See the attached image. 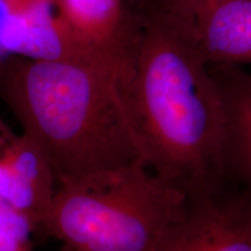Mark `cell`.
Returning a JSON list of instances; mask_svg holds the SVG:
<instances>
[{
	"instance_id": "1",
	"label": "cell",
	"mask_w": 251,
	"mask_h": 251,
	"mask_svg": "<svg viewBox=\"0 0 251 251\" xmlns=\"http://www.w3.org/2000/svg\"><path fill=\"white\" fill-rule=\"evenodd\" d=\"M122 91L150 170L187 197L227 181L221 93L208 64L168 11L134 26Z\"/></svg>"
},
{
	"instance_id": "11",
	"label": "cell",
	"mask_w": 251,
	"mask_h": 251,
	"mask_svg": "<svg viewBox=\"0 0 251 251\" xmlns=\"http://www.w3.org/2000/svg\"><path fill=\"white\" fill-rule=\"evenodd\" d=\"M48 2L54 0H0L4 13L8 17H21Z\"/></svg>"
},
{
	"instance_id": "8",
	"label": "cell",
	"mask_w": 251,
	"mask_h": 251,
	"mask_svg": "<svg viewBox=\"0 0 251 251\" xmlns=\"http://www.w3.org/2000/svg\"><path fill=\"white\" fill-rule=\"evenodd\" d=\"M57 14L79 39L128 76L134 26L124 0H54Z\"/></svg>"
},
{
	"instance_id": "10",
	"label": "cell",
	"mask_w": 251,
	"mask_h": 251,
	"mask_svg": "<svg viewBox=\"0 0 251 251\" xmlns=\"http://www.w3.org/2000/svg\"><path fill=\"white\" fill-rule=\"evenodd\" d=\"M35 226L26 214L0 201V251H33Z\"/></svg>"
},
{
	"instance_id": "9",
	"label": "cell",
	"mask_w": 251,
	"mask_h": 251,
	"mask_svg": "<svg viewBox=\"0 0 251 251\" xmlns=\"http://www.w3.org/2000/svg\"><path fill=\"white\" fill-rule=\"evenodd\" d=\"M0 165L52 201L57 181L48 159L27 134H15L0 119Z\"/></svg>"
},
{
	"instance_id": "3",
	"label": "cell",
	"mask_w": 251,
	"mask_h": 251,
	"mask_svg": "<svg viewBox=\"0 0 251 251\" xmlns=\"http://www.w3.org/2000/svg\"><path fill=\"white\" fill-rule=\"evenodd\" d=\"M186 201L147 165L128 166L57 184L36 234L62 251H159Z\"/></svg>"
},
{
	"instance_id": "7",
	"label": "cell",
	"mask_w": 251,
	"mask_h": 251,
	"mask_svg": "<svg viewBox=\"0 0 251 251\" xmlns=\"http://www.w3.org/2000/svg\"><path fill=\"white\" fill-rule=\"evenodd\" d=\"M208 67L224 102L226 180L251 196V70L226 64Z\"/></svg>"
},
{
	"instance_id": "2",
	"label": "cell",
	"mask_w": 251,
	"mask_h": 251,
	"mask_svg": "<svg viewBox=\"0 0 251 251\" xmlns=\"http://www.w3.org/2000/svg\"><path fill=\"white\" fill-rule=\"evenodd\" d=\"M124 83L102 64L18 56L0 62V99L45 153L57 184L148 166Z\"/></svg>"
},
{
	"instance_id": "12",
	"label": "cell",
	"mask_w": 251,
	"mask_h": 251,
	"mask_svg": "<svg viewBox=\"0 0 251 251\" xmlns=\"http://www.w3.org/2000/svg\"><path fill=\"white\" fill-rule=\"evenodd\" d=\"M198 1L199 0H170V8H169V11L183 12L185 9L190 8L191 6L197 4Z\"/></svg>"
},
{
	"instance_id": "5",
	"label": "cell",
	"mask_w": 251,
	"mask_h": 251,
	"mask_svg": "<svg viewBox=\"0 0 251 251\" xmlns=\"http://www.w3.org/2000/svg\"><path fill=\"white\" fill-rule=\"evenodd\" d=\"M168 12L207 64L251 67V0H199Z\"/></svg>"
},
{
	"instance_id": "4",
	"label": "cell",
	"mask_w": 251,
	"mask_h": 251,
	"mask_svg": "<svg viewBox=\"0 0 251 251\" xmlns=\"http://www.w3.org/2000/svg\"><path fill=\"white\" fill-rule=\"evenodd\" d=\"M226 184L187 197L159 251H251V196L242 188L226 192Z\"/></svg>"
},
{
	"instance_id": "6",
	"label": "cell",
	"mask_w": 251,
	"mask_h": 251,
	"mask_svg": "<svg viewBox=\"0 0 251 251\" xmlns=\"http://www.w3.org/2000/svg\"><path fill=\"white\" fill-rule=\"evenodd\" d=\"M48 2L21 17L0 19V48L5 55L34 61L80 62L120 68L84 43Z\"/></svg>"
}]
</instances>
